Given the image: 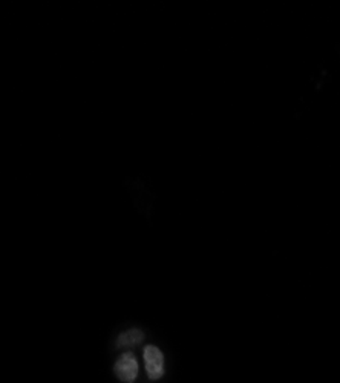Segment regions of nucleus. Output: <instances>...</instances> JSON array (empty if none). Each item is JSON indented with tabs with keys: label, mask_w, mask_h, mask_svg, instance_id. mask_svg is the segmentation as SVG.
<instances>
[{
	"label": "nucleus",
	"mask_w": 340,
	"mask_h": 383,
	"mask_svg": "<svg viewBox=\"0 0 340 383\" xmlns=\"http://www.w3.org/2000/svg\"><path fill=\"white\" fill-rule=\"evenodd\" d=\"M115 376L125 383H134L138 376V363L134 354L126 353L115 363Z\"/></svg>",
	"instance_id": "nucleus-2"
},
{
	"label": "nucleus",
	"mask_w": 340,
	"mask_h": 383,
	"mask_svg": "<svg viewBox=\"0 0 340 383\" xmlns=\"http://www.w3.org/2000/svg\"><path fill=\"white\" fill-rule=\"evenodd\" d=\"M143 341V332H139V329H129V332L123 333L117 341V345L118 346H130V345H135V344H139Z\"/></svg>",
	"instance_id": "nucleus-3"
},
{
	"label": "nucleus",
	"mask_w": 340,
	"mask_h": 383,
	"mask_svg": "<svg viewBox=\"0 0 340 383\" xmlns=\"http://www.w3.org/2000/svg\"><path fill=\"white\" fill-rule=\"evenodd\" d=\"M144 363L147 376L152 380H158L164 374V358L158 348L149 345L144 348Z\"/></svg>",
	"instance_id": "nucleus-1"
}]
</instances>
